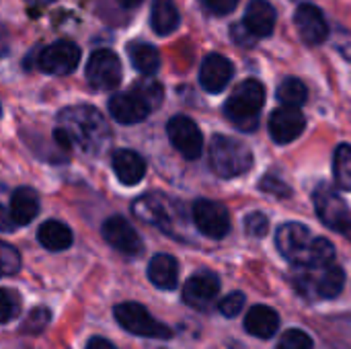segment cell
<instances>
[{
	"mask_svg": "<svg viewBox=\"0 0 351 349\" xmlns=\"http://www.w3.org/2000/svg\"><path fill=\"white\" fill-rule=\"evenodd\" d=\"M37 239L47 251H64L72 245V230L58 220H47L39 226Z\"/></svg>",
	"mask_w": 351,
	"mask_h": 349,
	"instance_id": "d4e9b609",
	"label": "cell"
},
{
	"mask_svg": "<svg viewBox=\"0 0 351 349\" xmlns=\"http://www.w3.org/2000/svg\"><path fill=\"white\" fill-rule=\"evenodd\" d=\"M0 111H2V107H0Z\"/></svg>",
	"mask_w": 351,
	"mask_h": 349,
	"instance_id": "f6af8a7d",
	"label": "cell"
},
{
	"mask_svg": "<svg viewBox=\"0 0 351 349\" xmlns=\"http://www.w3.org/2000/svg\"><path fill=\"white\" fill-rule=\"evenodd\" d=\"M148 278L150 282L160 288V290H175L177 282H179V265L177 259L167 255V253H158L150 259L148 265Z\"/></svg>",
	"mask_w": 351,
	"mask_h": 349,
	"instance_id": "44dd1931",
	"label": "cell"
},
{
	"mask_svg": "<svg viewBox=\"0 0 351 349\" xmlns=\"http://www.w3.org/2000/svg\"><path fill=\"white\" fill-rule=\"evenodd\" d=\"M315 210L325 226L351 241V214L346 200L327 183L315 189Z\"/></svg>",
	"mask_w": 351,
	"mask_h": 349,
	"instance_id": "8992f818",
	"label": "cell"
},
{
	"mask_svg": "<svg viewBox=\"0 0 351 349\" xmlns=\"http://www.w3.org/2000/svg\"><path fill=\"white\" fill-rule=\"evenodd\" d=\"M132 212L138 220L152 224L165 232H173L175 222V206L162 193H146L132 204Z\"/></svg>",
	"mask_w": 351,
	"mask_h": 349,
	"instance_id": "ba28073f",
	"label": "cell"
},
{
	"mask_svg": "<svg viewBox=\"0 0 351 349\" xmlns=\"http://www.w3.org/2000/svg\"><path fill=\"white\" fill-rule=\"evenodd\" d=\"M333 175L341 189L351 191V144H339L333 154Z\"/></svg>",
	"mask_w": 351,
	"mask_h": 349,
	"instance_id": "83f0119b",
	"label": "cell"
},
{
	"mask_svg": "<svg viewBox=\"0 0 351 349\" xmlns=\"http://www.w3.org/2000/svg\"><path fill=\"white\" fill-rule=\"evenodd\" d=\"M280 327V317L276 311H271L265 304H257L249 311L247 319H245V329L259 337V339H269Z\"/></svg>",
	"mask_w": 351,
	"mask_h": 349,
	"instance_id": "7402d4cb",
	"label": "cell"
},
{
	"mask_svg": "<svg viewBox=\"0 0 351 349\" xmlns=\"http://www.w3.org/2000/svg\"><path fill=\"white\" fill-rule=\"evenodd\" d=\"M113 171H115L119 183L132 187V185H138L144 179L146 163L134 150H117L113 154Z\"/></svg>",
	"mask_w": 351,
	"mask_h": 349,
	"instance_id": "ffe728a7",
	"label": "cell"
},
{
	"mask_svg": "<svg viewBox=\"0 0 351 349\" xmlns=\"http://www.w3.org/2000/svg\"><path fill=\"white\" fill-rule=\"evenodd\" d=\"M121 6H125V8H132V6H138V4H142L144 0H117Z\"/></svg>",
	"mask_w": 351,
	"mask_h": 349,
	"instance_id": "7bdbcfd3",
	"label": "cell"
},
{
	"mask_svg": "<svg viewBox=\"0 0 351 349\" xmlns=\"http://www.w3.org/2000/svg\"><path fill=\"white\" fill-rule=\"evenodd\" d=\"M243 306H245V296L241 292H232V294L224 296L222 302L218 304V309L224 317H237L243 311Z\"/></svg>",
	"mask_w": 351,
	"mask_h": 349,
	"instance_id": "d590c367",
	"label": "cell"
},
{
	"mask_svg": "<svg viewBox=\"0 0 351 349\" xmlns=\"http://www.w3.org/2000/svg\"><path fill=\"white\" fill-rule=\"evenodd\" d=\"M298 35L306 45H321L329 37V25L323 10L311 2H302L294 12Z\"/></svg>",
	"mask_w": 351,
	"mask_h": 349,
	"instance_id": "5bb4252c",
	"label": "cell"
},
{
	"mask_svg": "<svg viewBox=\"0 0 351 349\" xmlns=\"http://www.w3.org/2000/svg\"><path fill=\"white\" fill-rule=\"evenodd\" d=\"M276 16H278V12L271 6V2H267V0H251L247 10H245L243 25L255 39H265V37L274 35L276 21H278Z\"/></svg>",
	"mask_w": 351,
	"mask_h": 349,
	"instance_id": "ac0fdd59",
	"label": "cell"
},
{
	"mask_svg": "<svg viewBox=\"0 0 351 349\" xmlns=\"http://www.w3.org/2000/svg\"><path fill=\"white\" fill-rule=\"evenodd\" d=\"M245 230L249 237H255V239H263L267 232H269V222L265 218V214L261 212H253L245 218Z\"/></svg>",
	"mask_w": 351,
	"mask_h": 349,
	"instance_id": "836d02e7",
	"label": "cell"
},
{
	"mask_svg": "<svg viewBox=\"0 0 351 349\" xmlns=\"http://www.w3.org/2000/svg\"><path fill=\"white\" fill-rule=\"evenodd\" d=\"M333 45L348 62H351V31L339 29L333 37Z\"/></svg>",
	"mask_w": 351,
	"mask_h": 349,
	"instance_id": "74e56055",
	"label": "cell"
},
{
	"mask_svg": "<svg viewBox=\"0 0 351 349\" xmlns=\"http://www.w3.org/2000/svg\"><path fill=\"white\" fill-rule=\"evenodd\" d=\"M230 33H232V39L239 43V45H253L257 39L245 29V25L241 23V25H232V29H230Z\"/></svg>",
	"mask_w": 351,
	"mask_h": 349,
	"instance_id": "f35d334b",
	"label": "cell"
},
{
	"mask_svg": "<svg viewBox=\"0 0 351 349\" xmlns=\"http://www.w3.org/2000/svg\"><path fill=\"white\" fill-rule=\"evenodd\" d=\"M19 315V296L12 290L0 288V323H8Z\"/></svg>",
	"mask_w": 351,
	"mask_h": 349,
	"instance_id": "d6a6232c",
	"label": "cell"
},
{
	"mask_svg": "<svg viewBox=\"0 0 351 349\" xmlns=\"http://www.w3.org/2000/svg\"><path fill=\"white\" fill-rule=\"evenodd\" d=\"M210 165L218 177L232 179L253 167V154L245 142L216 134L210 142Z\"/></svg>",
	"mask_w": 351,
	"mask_h": 349,
	"instance_id": "277c9868",
	"label": "cell"
},
{
	"mask_svg": "<svg viewBox=\"0 0 351 349\" xmlns=\"http://www.w3.org/2000/svg\"><path fill=\"white\" fill-rule=\"evenodd\" d=\"M167 132H169L171 144L181 152V156H185L187 160L199 158L204 150V136L193 119L185 115H175L167 123Z\"/></svg>",
	"mask_w": 351,
	"mask_h": 349,
	"instance_id": "30bf717a",
	"label": "cell"
},
{
	"mask_svg": "<svg viewBox=\"0 0 351 349\" xmlns=\"http://www.w3.org/2000/svg\"><path fill=\"white\" fill-rule=\"evenodd\" d=\"M14 220L10 216V210H6L4 206H0V232H12L14 230Z\"/></svg>",
	"mask_w": 351,
	"mask_h": 349,
	"instance_id": "ab89813d",
	"label": "cell"
},
{
	"mask_svg": "<svg viewBox=\"0 0 351 349\" xmlns=\"http://www.w3.org/2000/svg\"><path fill=\"white\" fill-rule=\"evenodd\" d=\"M21 269V255L19 251L0 241V276H14Z\"/></svg>",
	"mask_w": 351,
	"mask_h": 349,
	"instance_id": "f546056e",
	"label": "cell"
},
{
	"mask_svg": "<svg viewBox=\"0 0 351 349\" xmlns=\"http://www.w3.org/2000/svg\"><path fill=\"white\" fill-rule=\"evenodd\" d=\"M109 113L115 121L132 125V123H140L148 117L150 109L148 105L134 93H117L111 97L109 101Z\"/></svg>",
	"mask_w": 351,
	"mask_h": 349,
	"instance_id": "d6986e66",
	"label": "cell"
},
{
	"mask_svg": "<svg viewBox=\"0 0 351 349\" xmlns=\"http://www.w3.org/2000/svg\"><path fill=\"white\" fill-rule=\"evenodd\" d=\"M86 80L99 91H113L121 82L119 58L109 49L95 51L86 62Z\"/></svg>",
	"mask_w": 351,
	"mask_h": 349,
	"instance_id": "9c48e42d",
	"label": "cell"
},
{
	"mask_svg": "<svg viewBox=\"0 0 351 349\" xmlns=\"http://www.w3.org/2000/svg\"><path fill=\"white\" fill-rule=\"evenodd\" d=\"M49 319H51L49 311H47L45 306H37V309H33V311L29 313V317L25 319L21 331H23V333H29V335H37V333H41V331L47 327Z\"/></svg>",
	"mask_w": 351,
	"mask_h": 349,
	"instance_id": "4dcf8cb0",
	"label": "cell"
},
{
	"mask_svg": "<svg viewBox=\"0 0 351 349\" xmlns=\"http://www.w3.org/2000/svg\"><path fill=\"white\" fill-rule=\"evenodd\" d=\"M134 93L148 105L150 111L158 109L160 103H162V97H165V91H162V84L152 80V78H144V80H138L134 84Z\"/></svg>",
	"mask_w": 351,
	"mask_h": 349,
	"instance_id": "f1b7e54d",
	"label": "cell"
},
{
	"mask_svg": "<svg viewBox=\"0 0 351 349\" xmlns=\"http://www.w3.org/2000/svg\"><path fill=\"white\" fill-rule=\"evenodd\" d=\"M292 276L296 290L306 298H335L341 294L346 274L339 265L327 263L319 267H298Z\"/></svg>",
	"mask_w": 351,
	"mask_h": 349,
	"instance_id": "5b68a950",
	"label": "cell"
},
{
	"mask_svg": "<svg viewBox=\"0 0 351 349\" xmlns=\"http://www.w3.org/2000/svg\"><path fill=\"white\" fill-rule=\"evenodd\" d=\"M86 349H117L113 344H109L107 339L103 337H93L88 344H86Z\"/></svg>",
	"mask_w": 351,
	"mask_h": 349,
	"instance_id": "b9f144b4",
	"label": "cell"
},
{
	"mask_svg": "<svg viewBox=\"0 0 351 349\" xmlns=\"http://www.w3.org/2000/svg\"><path fill=\"white\" fill-rule=\"evenodd\" d=\"M58 130L66 134L72 146L88 154H103L111 146V128L101 111L90 105H72L60 111Z\"/></svg>",
	"mask_w": 351,
	"mask_h": 349,
	"instance_id": "6da1fadb",
	"label": "cell"
},
{
	"mask_svg": "<svg viewBox=\"0 0 351 349\" xmlns=\"http://www.w3.org/2000/svg\"><path fill=\"white\" fill-rule=\"evenodd\" d=\"M150 23H152L154 33L171 35L181 23V14L177 10V4L173 0H154L152 12H150Z\"/></svg>",
	"mask_w": 351,
	"mask_h": 349,
	"instance_id": "cb8c5ba5",
	"label": "cell"
},
{
	"mask_svg": "<svg viewBox=\"0 0 351 349\" xmlns=\"http://www.w3.org/2000/svg\"><path fill=\"white\" fill-rule=\"evenodd\" d=\"M259 187H261V191L271 193V195H276V197H290V195H292V189L288 187V183H284V181H282L280 177H276V175H265V177L261 179Z\"/></svg>",
	"mask_w": 351,
	"mask_h": 349,
	"instance_id": "e575fe53",
	"label": "cell"
},
{
	"mask_svg": "<svg viewBox=\"0 0 351 349\" xmlns=\"http://www.w3.org/2000/svg\"><path fill=\"white\" fill-rule=\"evenodd\" d=\"M103 239L119 253L128 255V257H136L142 253L144 245L140 234L136 232V228L121 216H111L103 222Z\"/></svg>",
	"mask_w": 351,
	"mask_h": 349,
	"instance_id": "4fadbf2b",
	"label": "cell"
},
{
	"mask_svg": "<svg viewBox=\"0 0 351 349\" xmlns=\"http://www.w3.org/2000/svg\"><path fill=\"white\" fill-rule=\"evenodd\" d=\"M39 214V200L31 187H19L10 200V216L16 226H27Z\"/></svg>",
	"mask_w": 351,
	"mask_h": 349,
	"instance_id": "603a6c76",
	"label": "cell"
},
{
	"mask_svg": "<svg viewBox=\"0 0 351 349\" xmlns=\"http://www.w3.org/2000/svg\"><path fill=\"white\" fill-rule=\"evenodd\" d=\"M202 4L208 12L224 16V14H230L239 6V0H202Z\"/></svg>",
	"mask_w": 351,
	"mask_h": 349,
	"instance_id": "8d00e7d4",
	"label": "cell"
},
{
	"mask_svg": "<svg viewBox=\"0 0 351 349\" xmlns=\"http://www.w3.org/2000/svg\"><path fill=\"white\" fill-rule=\"evenodd\" d=\"M29 2H35V4H47V2H53V0H29Z\"/></svg>",
	"mask_w": 351,
	"mask_h": 349,
	"instance_id": "ee69618b",
	"label": "cell"
},
{
	"mask_svg": "<svg viewBox=\"0 0 351 349\" xmlns=\"http://www.w3.org/2000/svg\"><path fill=\"white\" fill-rule=\"evenodd\" d=\"M278 251L298 267H319L333 263L335 249L323 237H313V232L300 222L282 224L276 232Z\"/></svg>",
	"mask_w": 351,
	"mask_h": 349,
	"instance_id": "7a4b0ae2",
	"label": "cell"
},
{
	"mask_svg": "<svg viewBox=\"0 0 351 349\" xmlns=\"http://www.w3.org/2000/svg\"><path fill=\"white\" fill-rule=\"evenodd\" d=\"M220 292V280L212 272H199L191 276L183 286V300L195 311H206Z\"/></svg>",
	"mask_w": 351,
	"mask_h": 349,
	"instance_id": "2e32d148",
	"label": "cell"
},
{
	"mask_svg": "<svg viewBox=\"0 0 351 349\" xmlns=\"http://www.w3.org/2000/svg\"><path fill=\"white\" fill-rule=\"evenodd\" d=\"M128 53H130V60H132L134 68H136L138 72L146 74V76L154 74V72L160 68V53H158V49H156L154 45H150V43H140V41H136V43H132V45L128 47Z\"/></svg>",
	"mask_w": 351,
	"mask_h": 349,
	"instance_id": "484cf974",
	"label": "cell"
},
{
	"mask_svg": "<svg viewBox=\"0 0 351 349\" xmlns=\"http://www.w3.org/2000/svg\"><path fill=\"white\" fill-rule=\"evenodd\" d=\"M113 315H115L117 323L134 335L152 337V339H171V335H173V331L165 323L156 321L138 302H121L115 306Z\"/></svg>",
	"mask_w": 351,
	"mask_h": 349,
	"instance_id": "52a82bcc",
	"label": "cell"
},
{
	"mask_svg": "<svg viewBox=\"0 0 351 349\" xmlns=\"http://www.w3.org/2000/svg\"><path fill=\"white\" fill-rule=\"evenodd\" d=\"M304 128H306V117L302 115L300 107L282 105L269 117V136L278 144L294 142L296 138H300Z\"/></svg>",
	"mask_w": 351,
	"mask_h": 349,
	"instance_id": "9a60e30c",
	"label": "cell"
},
{
	"mask_svg": "<svg viewBox=\"0 0 351 349\" xmlns=\"http://www.w3.org/2000/svg\"><path fill=\"white\" fill-rule=\"evenodd\" d=\"M39 68L45 74H53V76H64L76 70L78 62H80V47L72 41H56L51 45H47L41 53H39Z\"/></svg>",
	"mask_w": 351,
	"mask_h": 349,
	"instance_id": "7c38bea8",
	"label": "cell"
},
{
	"mask_svg": "<svg viewBox=\"0 0 351 349\" xmlns=\"http://www.w3.org/2000/svg\"><path fill=\"white\" fill-rule=\"evenodd\" d=\"M234 76L232 62L222 53H210L199 68V84L208 93H222Z\"/></svg>",
	"mask_w": 351,
	"mask_h": 349,
	"instance_id": "e0dca14e",
	"label": "cell"
},
{
	"mask_svg": "<svg viewBox=\"0 0 351 349\" xmlns=\"http://www.w3.org/2000/svg\"><path fill=\"white\" fill-rule=\"evenodd\" d=\"M265 103V86L255 80H243L224 105V115L241 132H255L259 125V113Z\"/></svg>",
	"mask_w": 351,
	"mask_h": 349,
	"instance_id": "3957f363",
	"label": "cell"
},
{
	"mask_svg": "<svg viewBox=\"0 0 351 349\" xmlns=\"http://www.w3.org/2000/svg\"><path fill=\"white\" fill-rule=\"evenodd\" d=\"M193 222L208 239H224L230 230L228 210L212 200H197L193 204Z\"/></svg>",
	"mask_w": 351,
	"mask_h": 349,
	"instance_id": "8fae6325",
	"label": "cell"
},
{
	"mask_svg": "<svg viewBox=\"0 0 351 349\" xmlns=\"http://www.w3.org/2000/svg\"><path fill=\"white\" fill-rule=\"evenodd\" d=\"M8 47H10V37H8V31L4 25H0V58H4L8 53Z\"/></svg>",
	"mask_w": 351,
	"mask_h": 349,
	"instance_id": "60d3db41",
	"label": "cell"
},
{
	"mask_svg": "<svg viewBox=\"0 0 351 349\" xmlns=\"http://www.w3.org/2000/svg\"><path fill=\"white\" fill-rule=\"evenodd\" d=\"M276 95H278V101H282V105H288V107H302V105L306 103V99H308V88H306V84H304L300 78L290 76V78H286V80L278 86Z\"/></svg>",
	"mask_w": 351,
	"mask_h": 349,
	"instance_id": "4316f807",
	"label": "cell"
},
{
	"mask_svg": "<svg viewBox=\"0 0 351 349\" xmlns=\"http://www.w3.org/2000/svg\"><path fill=\"white\" fill-rule=\"evenodd\" d=\"M278 349H313V339L300 329H290L282 335Z\"/></svg>",
	"mask_w": 351,
	"mask_h": 349,
	"instance_id": "1f68e13d",
	"label": "cell"
}]
</instances>
